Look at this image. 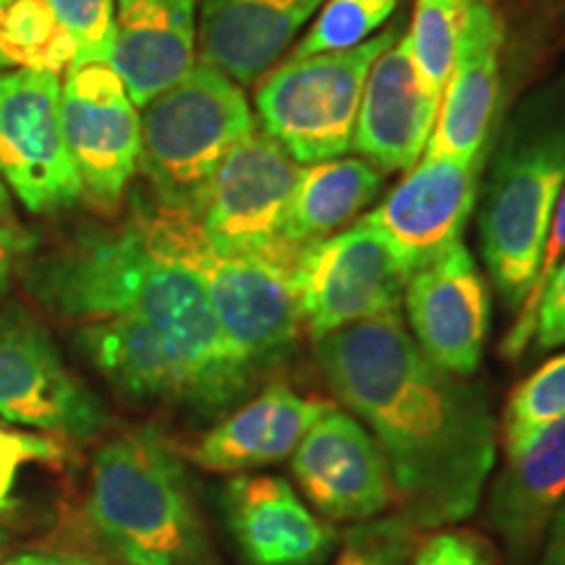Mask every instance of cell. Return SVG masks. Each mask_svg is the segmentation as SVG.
I'll return each instance as SVG.
<instances>
[{"mask_svg": "<svg viewBox=\"0 0 565 565\" xmlns=\"http://www.w3.org/2000/svg\"><path fill=\"white\" fill-rule=\"evenodd\" d=\"M147 246L202 280L223 335L259 374L286 362L299 343V309L291 286L296 246L270 254L217 252L189 207L139 202L134 212Z\"/></svg>", "mask_w": 565, "mask_h": 565, "instance_id": "cell-4", "label": "cell"}, {"mask_svg": "<svg viewBox=\"0 0 565 565\" xmlns=\"http://www.w3.org/2000/svg\"><path fill=\"white\" fill-rule=\"evenodd\" d=\"M87 519L110 555L129 565H181L204 536L186 466L154 427L113 437L89 471Z\"/></svg>", "mask_w": 565, "mask_h": 565, "instance_id": "cell-5", "label": "cell"}, {"mask_svg": "<svg viewBox=\"0 0 565 565\" xmlns=\"http://www.w3.org/2000/svg\"><path fill=\"white\" fill-rule=\"evenodd\" d=\"M38 246V238L19 223L0 225V294L11 288L13 273L19 270L21 259H26Z\"/></svg>", "mask_w": 565, "mask_h": 565, "instance_id": "cell-35", "label": "cell"}, {"mask_svg": "<svg viewBox=\"0 0 565 565\" xmlns=\"http://www.w3.org/2000/svg\"><path fill=\"white\" fill-rule=\"evenodd\" d=\"M324 0H200V63L254 84L291 51Z\"/></svg>", "mask_w": 565, "mask_h": 565, "instance_id": "cell-21", "label": "cell"}, {"mask_svg": "<svg viewBox=\"0 0 565 565\" xmlns=\"http://www.w3.org/2000/svg\"><path fill=\"white\" fill-rule=\"evenodd\" d=\"M565 257V186L561 192V200L555 204V215L553 223H550V233H547V242L545 249H542L540 257V267H536L534 282L529 288L524 303L513 317V324L508 328V333L500 343V356L503 359H519L521 353L529 349L534 338V317H536V307H540L542 294H545L550 278H553L557 265L563 263Z\"/></svg>", "mask_w": 565, "mask_h": 565, "instance_id": "cell-31", "label": "cell"}, {"mask_svg": "<svg viewBox=\"0 0 565 565\" xmlns=\"http://www.w3.org/2000/svg\"><path fill=\"white\" fill-rule=\"evenodd\" d=\"M503 47L505 26L500 13L492 3L471 0L454 74L424 154L454 160L487 158L484 141L498 116L503 87Z\"/></svg>", "mask_w": 565, "mask_h": 565, "instance_id": "cell-18", "label": "cell"}, {"mask_svg": "<svg viewBox=\"0 0 565 565\" xmlns=\"http://www.w3.org/2000/svg\"><path fill=\"white\" fill-rule=\"evenodd\" d=\"M482 3H492V0H482Z\"/></svg>", "mask_w": 565, "mask_h": 565, "instance_id": "cell-41", "label": "cell"}, {"mask_svg": "<svg viewBox=\"0 0 565 565\" xmlns=\"http://www.w3.org/2000/svg\"><path fill=\"white\" fill-rule=\"evenodd\" d=\"M17 217H13V202H11V192L6 186V181L0 179V225H13Z\"/></svg>", "mask_w": 565, "mask_h": 565, "instance_id": "cell-38", "label": "cell"}, {"mask_svg": "<svg viewBox=\"0 0 565 565\" xmlns=\"http://www.w3.org/2000/svg\"><path fill=\"white\" fill-rule=\"evenodd\" d=\"M11 3V0H0V9H3V6H9Z\"/></svg>", "mask_w": 565, "mask_h": 565, "instance_id": "cell-40", "label": "cell"}, {"mask_svg": "<svg viewBox=\"0 0 565 565\" xmlns=\"http://www.w3.org/2000/svg\"><path fill=\"white\" fill-rule=\"evenodd\" d=\"M565 498V419L550 424L505 458L484 503V524L503 542L508 563L529 565Z\"/></svg>", "mask_w": 565, "mask_h": 565, "instance_id": "cell-20", "label": "cell"}, {"mask_svg": "<svg viewBox=\"0 0 565 565\" xmlns=\"http://www.w3.org/2000/svg\"><path fill=\"white\" fill-rule=\"evenodd\" d=\"M76 45V63H110L116 47V0H45Z\"/></svg>", "mask_w": 565, "mask_h": 565, "instance_id": "cell-30", "label": "cell"}, {"mask_svg": "<svg viewBox=\"0 0 565 565\" xmlns=\"http://www.w3.org/2000/svg\"><path fill=\"white\" fill-rule=\"evenodd\" d=\"M404 32L406 19L393 17L385 30L351 51L273 66L254 92L263 131L299 166L341 158L351 150L366 74Z\"/></svg>", "mask_w": 565, "mask_h": 565, "instance_id": "cell-7", "label": "cell"}, {"mask_svg": "<svg viewBox=\"0 0 565 565\" xmlns=\"http://www.w3.org/2000/svg\"><path fill=\"white\" fill-rule=\"evenodd\" d=\"M291 471L317 513L338 524H362L393 505L391 471L370 429L333 406L303 435Z\"/></svg>", "mask_w": 565, "mask_h": 565, "instance_id": "cell-15", "label": "cell"}, {"mask_svg": "<svg viewBox=\"0 0 565 565\" xmlns=\"http://www.w3.org/2000/svg\"><path fill=\"white\" fill-rule=\"evenodd\" d=\"M89 364L131 401L181 404L200 414H217L202 377L179 345L134 317H103L76 330Z\"/></svg>", "mask_w": 565, "mask_h": 565, "instance_id": "cell-17", "label": "cell"}, {"mask_svg": "<svg viewBox=\"0 0 565 565\" xmlns=\"http://www.w3.org/2000/svg\"><path fill=\"white\" fill-rule=\"evenodd\" d=\"M408 565H500L498 553L479 532L445 529L416 545Z\"/></svg>", "mask_w": 565, "mask_h": 565, "instance_id": "cell-33", "label": "cell"}, {"mask_svg": "<svg viewBox=\"0 0 565 565\" xmlns=\"http://www.w3.org/2000/svg\"><path fill=\"white\" fill-rule=\"evenodd\" d=\"M200 0H116L110 66L137 108L194 68Z\"/></svg>", "mask_w": 565, "mask_h": 565, "instance_id": "cell-23", "label": "cell"}, {"mask_svg": "<svg viewBox=\"0 0 565 565\" xmlns=\"http://www.w3.org/2000/svg\"><path fill=\"white\" fill-rule=\"evenodd\" d=\"M63 137L82 196L113 210L139 171L141 116L110 63H82L61 84Z\"/></svg>", "mask_w": 565, "mask_h": 565, "instance_id": "cell-11", "label": "cell"}, {"mask_svg": "<svg viewBox=\"0 0 565 565\" xmlns=\"http://www.w3.org/2000/svg\"><path fill=\"white\" fill-rule=\"evenodd\" d=\"M312 345L324 385L377 443L398 513L416 529L475 515L498 454L487 387L429 362L398 312Z\"/></svg>", "mask_w": 565, "mask_h": 565, "instance_id": "cell-1", "label": "cell"}, {"mask_svg": "<svg viewBox=\"0 0 565 565\" xmlns=\"http://www.w3.org/2000/svg\"><path fill=\"white\" fill-rule=\"evenodd\" d=\"M477 228L508 315L519 312L565 186V66L513 105L484 158Z\"/></svg>", "mask_w": 565, "mask_h": 565, "instance_id": "cell-3", "label": "cell"}, {"mask_svg": "<svg viewBox=\"0 0 565 565\" xmlns=\"http://www.w3.org/2000/svg\"><path fill=\"white\" fill-rule=\"evenodd\" d=\"M26 291L68 320L134 317L183 351L215 412L249 395L259 372L223 335L202 280L147 246L134 223L87 231L24 267Z\"/></svg>", "mask_w": 565, "mask_h": 565, "instance_id": "cell-2", "label": "cell"}, {"mask_svg": "<svg viewBox=\"0 0 565 565\" xmlns=\"http://www.w3.org/2000/svg\"><path fill=\"white\" fill-rule=\"evenodd\" d=\"M76 63V45L45 0H11L0 9V71L61 76Z\"/></svg>", "mask_w": 565, "mask_h": 565, "instance_id": "cell-25", "label": "cell"}, {"mask_svg": "<svg viewBox=\"0 0 565 565\" xmlns=\"http://www.w3.org/2000/svg\"><path fill=\"white\" fill-rule=\"evenodd\" d=\"M401 0H324L288 58L351 51L391 24Z\"/></svg>", "mask_w": 565, "mask_h": 565, "instance_id": "cell-28", "label": "cell"}, {"mask_svg": "<svg viewBox=\"0 0 565 565\" xmlns=\"http://www.w3.org/2000/svg\"><path fill=\"white\" fill-rule=\"evenodd\" d=\"M223 511L246 565H324L341 545L343 534L280 477H233Z\"/></svg>", "mask_w": 565, "mask_h": 565, "instance_id": "cell-16", "label": "cell"}, {"mask_svg": "<svg viewBox=\"0 0 565 565\" xmlns=\"http://www.w3.org/2000/svg\"><path fill=\"white\" fill-rule=\"evenodd\" d=\"M61 448L53 437L40 433H21L0 424V513L13 508V487H17L21 466L34 461H55Z\"/></svg>", "mask_w": 565, "mask_h": 565, "instance_id": "cell-32", "label": "cell"}, {"mask_svg": "<svg viewBox=\"0 0 565 565\" xmlns=\"http://www.w3.org/2000/svg\"><path fill=\"white\" fill-rule=\"evenodd\" d=\"M406 280L404 265L364 217L296 246L291 259L296 309L312 343L353 322L398 312Z\"/></svg>", "mask_w": 565, "mask_h": 565, "instance_id": "cell-8", "label": "cell"}, {"mask_svg": "<svg viewBox=\"0 0 565 565\" xmlns=\"http://www.w3.org/2000/svg\"><path fill=\"white\" fill-rule=\"evenodd\" d=\"M469 6L471 0H414L404 40L422 87L435 103H443L454 74Z\"/></svg>", "mask_w": 565, "mask_h": 565, "instance_id": "cell-26", "label": "cell"}, {"mask_svg": "<svg viewBox=\"0 0 565 565\" xmlns=\"http://www.w3.org/2000/svg\"><path fill=\"white\" fill-rule=\"evenodd\" d=\"M404 34L366 74L351 141V150L383 173L412 171L427 152L440 113V103L422 87Z\"/></svg>", "mask_w": 565, "mask_h": 565, "instance_id": "cell-19", "label": "cell"}, {"mask_svg": "<svg viewBox=\"0 0 565 565\" xmlns=\"http://www.w3.org/2000/svg\"><path fill=\"white\" fill-rule=\"evenodd\" d=\"M335 404L296 393L273 380L252 401L217 422L194 445L192 461L217 475H242L294 456L309 427Z\"/></svg>", "mask_w": 565, "mask_h": 565, "instance_id": "cell-22", "label": "cell"}, {"mask_svg": "<svg viewBox=\"0 0 565 565\" xmlns=\"http://www.w3.org/2000/svg\"><path fill=\"white\" fill-rule=\"evenodd\" d=\"M408 333L443 372L471 377L490 335V286L463 242L408 275L404 288Z\"/></svg>", "mask_w": 565, "mask_h": 565, "instance_id": "cell-13", "label": "cell"}, {"mask_svg": "<svg viewBox=\"0 0 565 565\" xmlns=\"http://www.w3.org/2000/svg\"><path fill=\"white\" fill-rule=\"evenodd\" d=\"M536 351H553L565 345V257L550 278L534 317Z\"/></svg>", "mask_w": 565, "mask_h": 565, "instance_id": "cell-34", "label": "cell"}, {"mask_svg": "<svg viewBox=\"0 0 565 565\" xmlns=\"http://www.w3.org/2000/svg\"><path fill=\"white\" fill-rule=\"evenodd\" d=\"M532 565H565V498L550 519L545 540Z\"/></svg>", "mask_w": 565, "mask_h": 565, "instance_id": "cell-36", "label": "cell"}, {"mask_svg": "<svg viewBox=\"0 0 565 565\" xmlns=\"http://www.w3.org/2000/svg\"><path fill=\"white\" fill-rule=\"evenodd\" d=\"M0 565H87L82 561H74V557H58V555H40V553H26V555H17L11 561L0 563Z\"/></svg>", "mask_w": 565, "mask_h": 565, "instance_id": "cell-37", "label": "cell"}, {"mask_svg": "<svg viewBox=\"0 0 565 565\" xmlns=\"http://www.w3.org/2000/svg\"><path fill=\"white\" fill-rule=\"evenodd\" d=\"M6 542H9V536H6V532H0V553H3Z\"/></svg>", "mask_w": 565, "mask_h": 565, "instance_id": "cell-39", "label": "cell"}, {"mask_svg": "<svg viewBox=\"0 0 565 565\" xmlns=\"http://www.w3.org/2000/svg\"><path fill=\"white\" fill-rule=\"evenodd\" d=\"M482 166L484 158L454 160L424 154L398 186L366 212L364 223L385 238L408 275L461 242L477 207Z\"/></svg>", "mask_w": 565, "mask_h": 565, "instance_id": "cell-14", "label": "cell"}, {"mask_svg": "<svg viewBox=\"0 0 565 565\" xmlns=\"http://www.w3.org/2000/svg\"><path fill=\"white\" fill-rule=\"evenodd\" d=\"M0 419L71 440L105 422L97 395L66 370L47 330L17 307L0 312Z\"/></svg>", "mask_w": 565, "mask_h": 565, "instance_id": "cell-12", "label": "cell"}, {"mask_svg": "<svg viewBox=\"0 0 565 565\" xmlns=\"http://www.w3.org/2000/svg\"><path fill=\"white\" fill-rule=\"evenodd\" d=\"M254 129L242 84L207 63H194L183 79L141 108L139 171L152 200L192 207L225 154Z\"/></svg>", "mask_w": 565, "mask_h": 565, "instance_id": "cell-6", "label": "cell"}, {"mask_svg": "<svg viewBox=\"0 0 565 565\" xmlns=\"http://www.w3.org/2000/svg\"><path fill=\"white\" fill-rule=\"evenodd\" d=\"M385 186V173L364 158H333L303 166L282 225V244L303 246L333 236L362 215Z\"/></svg>", "mask_w": 565, "mask_h": 565, "instance_id": "cell-24", "label": "cell"}, {"mask_svg": "<svg viewBox=\"0 0 565 565\" xmlns=\"http://www.w3.org/2000/svg\"><path fill=\"white\" fill-rule=\"evenodd\" d=\"M565 419V353L547 359L508 395L503 414L505 458L515 456L550 424Z\"/></svg>", "mask_w": 565, "mask_h": 565, "instance_id": "cell-27", "label": "cell"}, {"mask_svg": "<svg viewBox=\"0 0 565 565\" xmlns=\"http://www.w3.org/2000/svg\"><path fill=\"white\" fill-rule=\"evenodd\" d=\"M301 166L263 129L238 141L192 202L202 233L217 252L280 249Z\"/></svg>", "mask_w": 565, "mask_h": 565, "instance_id": "cell-9", "label": "cell"}, {"mask_svg": "<svg viewBox=\"0 0 565 565\" xmlns=\"http://www.w3.org/2000/svg\"><path fill=\"white\" fill-rule=\"evenodd\" d=\"M341 542L333 565H408L419 545V529L401 513L377 515L353 524Z\"/></svg>", "mask_w": 565, "mask_h": 565, "instance_id": "cell-29", "label": "cell"}, {"mask_svg": "<svg viewBox=\"0 0 565 565\" xmlns=\"http://www.w3.org/2000/svg\"><path fill=\"white\" fill-rule=\"evenodd\" d=\"M0 179L34 215L82 200V181L63 137L55 74H0Z\"/></svg>", "mask_w": 565, "mask_h": 565, "instance_id": "cell-10", "label": "cell"}]
</instances>
